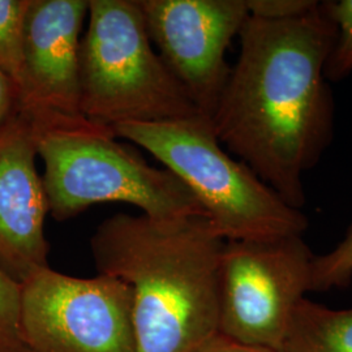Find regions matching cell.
<instances>
[{"instance_id":"cell-1","label":"cell","mask_w":352,"mask_h":352,"mask_svg":"<svg viewBox=\"0 0 352 352\" xmlns=\"http://www.w3.org/2000/svg\"><path fill=\"white\" fill-rule=\"evenodd\" d=\"M239 58L210 119L215 136L289 206L305 205L304 175L333 141L325 68L336 26L315 10L289 19L250 16Z\"/></svg>"},{"instance_id":"cell-2","label":"cell","mask_w":352,"mask_h":352,"mask_svg":"<svg viewBox=\"0 0 352 352\" xmlns=\"http://www.w3.org/2000/svg\"><path fill=\"white\" fill-rule=\"evenodd\" d=\"M225 243L204 215L119 213L97 227L91 254L131 289L138 352H190L218 333Z\"/></svg>"},{"instance_id":"cell-3","label":"cell","mask_w":352,"mask_h":352,"mask_svg":"<svg viewBox=\"0 0 352 352\" xmlns=\"http://www.w3.org/2000/svg\"><path fill=\"white\" fill-rule=\"evenodd\" d=\"M25 113L45 167L42 182L54 219L67 221L106 202L133 205L155 219L206 217L180 179L118 142L111 126L84 116Z\"/></svg>"},{"instance_id":"cell-4","label":"cell","mask_w":352,"mask_h":352,"mask_svg":"<svg viewBox=\"0 0 352 352\" xmlns=\"http://www.w3.org/2000/svg\"><path fill=\"white\" fill-rule=\"evenodd\" d=\"M180 179L200 202L225 241H266L302 236L309 226L302 210L289 206L247 164L230 155L210 119L195 116L166 123L111 126Z\"/></svg>"},{"instance_id":"cell-5","label":"cell","mask_w":352,"mask_h":352,"mask_svg":"<svg viewBox=\"0 0 352 352\" xmlns=\"http://www.w3.org/2000/svg\"><path fill=\"white\" fill-rule=\"evenodd\" d=\"M88 16L80 45L84 118L113 126L201 116L153 49L138 0H89Z\"/></svg>"},{"instance_id":"cell-6","label":"cell","mask_w":352,"mask_h":352,"mask_svg":"<svg viewBox=\"0 0 352 352\" xmlns=\"http://www.w3.org/2000/svg\"><path fill=\"white\" fill-rule=\"evenodd\" d=\"M314 258L302 236L226 241L218 331L277 352L295 309L311 292Z\"/></svg>"},{"instance_id":"cell-7","label":"cell","mask_w":352,"mask_h":352,"mask_svg":"<svg viewBox=\"0 0 352 352\" xmlns=\"http://www.w3.org/2000/svg\"><path fill=\"white\" fill-rule=\"evenodd\" d=\"M21 337L29 352H138L124 282L41 269L21 283Z\"/></svg>"},{"instance_id":"cell-8","label":"cell","mask_w":352,"mask_h":352,"mask_svg":"<svg viewBox=\"0 0 352 352\" xmlns=\"http://www.w3.org/2000/svg\"><path fill=\"white\" fill-rule=\"evenodd\" d=\"M164 63L212 119L231 68L226 52L250 19L247 0H138Z\"/></svg>"},{"instance_id":"cell-9","label":"cell","mask_w":352,"mask_h":352,"mask_svg":"<svg viewBox=\"0 0 352 352\" xmlns=\"http://www.w3.org/2000/svg\"><path fill=\"white\" fill-rule=\"evenodd\" d=\"M88 10V0H30L19 91L21 111L82 116L80 45Z\"/></svg>"},{"instance_id":"cell-10","label":"cell","mask_w":352,"mask_h":352,"mask_svg":"<svg viewBox=\"0 0 352 352\" xmlns=\"http://www.w3.org/2000/svg\"><path fill=\"white\" fill-rule=\"evenodd\" d=\"M29 116L19 111L0 131V267L23 283L49 266V204L36 167Z\"/></svg>"},{"instance_id":"cell-11","label":"cell","mask_w":352,"mask_h":352,"mask_svg":"<svg viewBox=\"0 0 352 352\" xmlns=\"http://www.w3.org/2000/svg\"><path fill=\"white\" fill-rule=\"evenodd\" d=\"M277 352H352V307L333 309L305 298Z\"/></svg>"},{"instance_id":"cell-12","label":"cell","mask_w":352,"mask_h":352,"mask_svg":"<svg viewBox=\"0 0 352 352\" xmlns=\"http://www.w3.org/2000/svg\"><path fill=\"white\" fill-rule=\"evenodd\" d=\"M30 0H0V69L20 91L23 80L24 30Z\"/></svg>"},{"instance_id":"cell-13","label":"cell","mask_w":352,"mask_h":352,"mask_svg":"<svg viewBox=\"0 0 352 352\" xmlns=\"http://www.w3.org/2000/svg\"><path fill=\"white\" fill-rule=\"evenodd\" d=\"M321 11L336 26L325 75L327 81H340L352 72V0L321 1Z\"/></svg>"},{"instance_id":"cell-14","label":"cell","mask_w":352,"mask_h":352,"mask_svg":"<svg viewBox=\"0 0 352 352\" xmlns=\"http://www.w3.org/2000/svg\"><path fill=\"white\" fill-rule=\"evenodd\" d=\"M352 282V223L344 238L312 263L311 292L346 289Z\"/></svg>"},{"instance_id":"cell-15","label":"cell","mask_w":352,"mask_h":352,"mask_svg":"<svg viewBox=\"0 0 352 352\" xmlns=\"http://www.w3.org/2000/svg\"><path fill=\"white\" fill-rule=\"evenodd\" d=\"M21 283L0 267V352H29L20 329Z\"/></svg>"},{"instance_id":"cell-16","label":"cell","mask_w":352,"mask_h":352,"mask_svg":"<svg viewBox=\"0 0 352 352\" xmlns=\"http://www.w3.org/2000/svg\"><path fill=\"white\" fill-rule=\"evenodd\" d=\"M250 14L263 19H289L315 10V0H247Z\"/></svg>"},{"instance_id":"cell-17","label":"cell","mask_w":352,"mask_h":352,"mask_svg":"<svg viewBox=\"0 0 352 352\" xmlns=\"http://www.w3.org/2000/svg\"><path fill=\"white\" fill-rule=\"evenodd\" d=\"M190 352H276L264 347L252 346L232 340L222 333H215Z\"/></svg>"},{"instance_id":"cell-18","label":"cell","mask_w":352,"mask_h":352,"mask_svg":"<svg viewBox=\"0 0 352 352\" xmlns=\"http://www.w3.org/2000/svg\"><path fill=\"white\" fill-rule=\"evenodd\" d=\"M19 111V90L12 78L0 69V131Z\"/></svg>"}]
</instances>
